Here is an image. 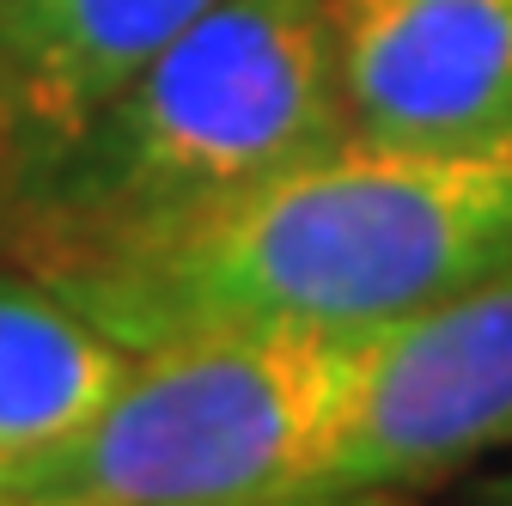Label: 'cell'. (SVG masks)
<instances>
[{"label":"cell","mask_w":512,"mask_h":506,"mask_svg":"<svg viewBox=\"0 0 512 506\" xmlns=\"http://www.w3.org/2000/svg\"><path fill=\"white\" fill-rule=\"evenodd\" d=\"M512 263V135L403 147L342 135L189 232L61 281L122 348L189 330H378Z\"/></svg>","instance_id":"obj_1"},{"label":"cell","mask_w":512,"mask_h":506,"mask_svg":"<svg viewBox=\"0 0 512 506\" xmlns=\"http://www.w3.org/2000/svg\"><path fill=\"white\" fill-rule=\"evenodd\" d=\"M342 135L330 0H214L55 159L0 189V257L61 287Z\"/></svg>","instance_id":"obj_2"},{"label":"cell","mask_w":512,"mask_h":506,"mask_svg":"<svg viewBox=\"0 0 512 506\" xmlns=\"http://www.w3.org/2000/svg\"><path fill=\"white\" fill-rule=\"evenodd\" d=\"M366 330H189L141 348L104 415L19 506H336Z\"/></svg>","instance_id":"obj_3"},{"label":"cell","mask_w":512,"mask_h":506,"mask_svg":"<svg viewBox=\"0 0 512 506\" xmlns=\"http://www.w3.org/2000/svg\"><path fill=\"white\" fill-rule=\"evenodd\" d=\"M494 452H512V263L366 330L336 506H397Z\"/></svg>","instance_id":"obj_4"},{"label":"cell","mask_w":512,"mask_h":506,"mask_svg":"<svg viewBox=\"0 0 512 506\" xmlns=\"http://www.w3.org/2000/svg\"><path fill=\"white\" fill-rule=\"evenodd\" d=\"M348 135L470 147L512 135V0H330Z\"/></svg>","instance_id":"obj_5"},{"label":"cell","mask_w":512,"mask_h":506,"mask_svg":"<svg viewBox=\"0 0 512 506\" xmlns=\"http://www.w3.org/2000/svg\"><path fill=\"white\" fill-rule=\"evenodd\" d=\"M214 0H0V189L55 159Z\"/></svg>","instance_id":"obj_6"},{"label":"cell","mask_w":512,"mask_h":506,"mask_svg":"<svg viewBox=\"0 0 512 506\" xmlns=\"http://www.w3.org/2000/svg\"><path fill=\"white\" fill-rule=\"evenodd\" d=\"M135 366L74 299L0 269V506L37 494Z\"/></svg>","instance_id":"obj_7"},{"label":"cell","mask_w":512,"mask_h":506,"mask_svg":"<svg viewBox=\"0 0 512 506\" xmlns=\"http://www.w3.org/2000/svg\"><path fill=\"white\" fill-rule=\"evenodd\" d=\"M464 506H512V470H506V476H488Z\"/></svg>","instance_id":"obj_8"},{"label":"cell","mask_w":512,"mask_h":506,"mask_svg":"<svg viewBox=\"0 0 512 506\" xmlns=\"http://www.w3.org/2000/svg\"><path fill=\"white\" fill-rule=\"evenodd\" d=\"M7 506H19V500H7Z\"/></svg>","instance_id":"obj_9"}]
</instances>
